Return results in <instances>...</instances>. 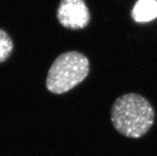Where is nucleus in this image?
<instances>
[{
  "mask_svg": "<svg viewBox=\"0 0 157 156\" xmlns=\"http://www.w3.org/2000/svg\"><path fill=\"white\" fill-rule=\"evenodd\" d=\"M111 120L118 132L128 138L138 139L152 127L155 112L146 98L136 93H128L114 102Z\"/></svg>",
  "mask_w": 157,
  "mask_h": 156,
  "instance_id": "nucleus-1",
  "label": "nucleus"
},
{
  "mask_svg": "<svg viewBox=\"0 0 157 156\" xmlns=\"http://www.w3.org/2000/svg\"><path fill=\"white\" fill-rule=\"evenodd\" d=\"M90 73V61L79 52H66L58 56L50 66L46 88L54 94H63L82 83Z\"/></svg>",
  "mask_w": 157,
  "mask_h": 156,
  "instance_id": "nucleus-2",
  "label": "nucleus"
},
{
  "mask_svg": "<svg viewBox=\"0 0 157 156\" xmlns=\"http://www.w3.org/2000/svg\"><path fill=\"white\" fill-rule=\"evenodd\" d=\"M57 18L65 28L82 30L90 23V13L84 0H61Z\"/></svg>",
  "mask_w": 157,
  "mask_h": 156,
  "instance_id": "nucleus-3",
  "label": "nucleus"
},
{
  "mask_svg": "<svg viewBox=\"0 0 157 156\" xmlns=\"http://www.w3.org/2000/svg\"><path fill=\"white\" fill-rule=\"evenodd\" d=\"M136 22H148L157 18V0H138L132 10Z\"/></svg>",
  "mask_w": 157,
  "mask_h": 156,
  "instance_id": "nucleus-4",
  "label": "nucleus"
},
{
  "mask_svg": "<svg viewBox=\"0 0 157 156\" xmlns=\"http://www.w3.org/2000/svg\"><path fill=\"white\" fill-rule=\"evenodd\" d=\"M13 49L14 44L10 36L0 29V63L6 61L10 57Z\"/></svg>",
  "mask_w": 157,
  "mask_h": 156,
  "instance_id": "nucleus-5",
  "label": "nucleus"
}]
</instances>
